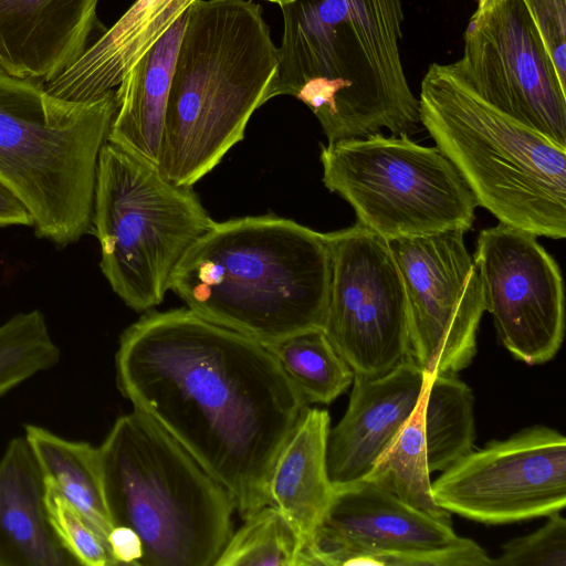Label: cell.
<instances>
[{
    "instance_id": "cell-1",
    "label": "cell",
    "mask_w": 566,
    "mask_h": 566,
    "mask_svg": "<svg viewBox=\"0 0 566 566\" xmlns=\"http://www.w3.org/2000/svg\"><path fill=\"white\" fill-rule=\"evenodd\" d=\"M116 382L244 520L269 504L273 464L308 403L270 348L188 307L143 315L119 338Z\"/></svg>"
},
{
    "instance_id": "cell-2",
    "label": "cell",
    "mask_w": 566,
    "mask_h": 566,
    "mask_svg": "<svg viewBox=\"0 0 566 566\" xmlns=\"http://www.w3.org/2000/svg\"><path fill=\"white\" fill-rule=\"evenodd\" d=\"M281 9L270 99L290 95L304 103L327 144L382 128L396 136L419 132V98L400 56L401 0H294Z\"/></svg>"
},
{
    "instance_id": "cell-3",
    "label": "cell",
    "mask_w": 566,
    "mask_h": 566,
    "mask_svg": "<svg viewBox=\"0 0 566 566\" xmlns=\"http://www.w3.org/2000/svg\"><path fill=\"white\" fill-rule=\"evenodd\" d=\"M331 275L325 233L268 213L214 221L169 291L199 316L269 345L323 328Z\"/></svg>"
},
{
    "instance_id": "cell-4",
    "label": "cell",
    "mask_w": 566,
    "mask_h": 566,
    "mask_svg": "<svg viewBox=\"0 0 566 566\" xmlns=\"http://www.w3.org/2000/svg\"><path fill=\"white\" fill-rule=\"evenodd\" d=\"M279 52L260 4L196 0L186 11L165 114L158 169L193 186L244 138L270 99Z\"/></svg>"
},
{
    "instance_id": "cell-5",
    "label": "cell",
    "mask_w": 566,
    "mask_h": 566,
    "mask_svg": "<svg viewBox=\"0 0 566 566\" xmlns=\"http://www.w3.org/2000/svg\"><path fill=\"white\" fill-rule=\"evenodd\" d=\"M420 119L478 206L537 237L566 235V146L484 101L455 63L429 65Z\"/></svg>"
},
{
    "instance_id": "cell-6",
    "label": "cell",
    "mask_w": 566,
    "mask_h": 566,
    "mask_svg": "<svg viewBox=\"0 0 566 566\" xmlns=\"http://www.w3.org/2000/svg\"><path fill=\"white\" fill-rule=\"evenodd\" d=\"M97 448L108 513L139 536V566H214L233 532L228 492L136 410Z\"/></svg>"
},
{
    "instance_id": "cell-7",
    "label": "cell",
    "mask_w": 566,
    "mask_h": 566,
    "mask_svg": "<svg viewBox=\"0 0 566 566\" xmlns=\"http://www.w3.org/2000/svg\"><path fill=\"white\" fill-rule=\"evenodd\" d=\"M115 112V90L69 102L0 69V182L39 237L64 245L92 229L98 158Z\"/></svg>"
},
{
    "instance_id": "cell-8",
    "label": "cell",
    "mask_w": 566,
    "mask_h": 566,
    "mask_svg": "<svg viewBox=\"0 0 566 566\" xmlns=\"http://www.w3.org/2000/svg\"><path fill=\"white\" fill-rule=\"evenodd\" d=\"M213 222L192 186L175 185L153 163L104 144L92 228L101 271L128 307L144 312L159 305L176 268Z\"/></svg>"
},
{
    "instance_id": "cell-9",
    "label": "cell",
    "mask_w": 566,
    "mask_h": 566,
    "mask_svg": "<svg viewBox=\"0 0 566 566\" xmlns=\"http://www.w3.org/2000/svg\"><path fill=\"white\" fill-rule=\"evenodd\" d=\"M325 187L346 200L357 222L389 241L468 231L476 200L434 146L377 133L321 147Z\"/></svg>"
},
{
    "instance_id": "cell-10",
    "label": "cell",
    "mask_w": 566,
    "mask_h": 566,
    "mask_svg": "<svg viewBox=\"0 0 566 566\" xmlns=\"http://www.w3.org/2000/svg\"><path fill=\"white\" fill-rule=\"evenodd\" d=\"M491 566L474 541L366 481L334 486L302 566Z\"/></svg>"
},
{
    "instance_id": "cell-11",
    "label": "cell",
    "mask_w": 566,
    "mask_h": 566,
    "mask_svg": "<svg viewBox=\"0 0 566 566\" xmlns=\"http://www.w3.org/2000/svg\"><path fill=\"white\" fill-rule=\"evenodd\" d=\"M325 234L332 275L322 329L354 375H384L410 354L399 268L387 240L358 223Z\"/></svg>"
},
{
    "instance_id": "cell-12",
    "label": "cell",
    "mask_w": 566,
    "mask_h": 566,
    "mask_svg": "<svg viewBox=\"0 0 566 566\" xmlns=\"http://www.w3.org/2000/svg\"><path fill=\"white\" fill-rule=\"evenodd\" d=\"M463 233L387 241L405 285L410 355L429 377L457 374L476 354L484 296Z\"/></svg>"
},
{
    "instance_id": "cell-13",
    "label": "cell",
    "mask_w": 566,
    "mask_h": 566,
    "mask_svg": "<svg viewBox=\"0 0 566 566\" xmlns=\"http://www.w3.org/2000/svg\"><path fill=\"white\" fill-rule=\"evenodd\" d=\"M431 488L441 509L483 524L548 516L566 504V439L546 426L527 427L471 450Z\"/></svg>"
},
{
    "instance_id": "cell-14",
    "label": "cell",
    "mask_w": 566,
    "mask_h": 566,
    "mask_svg": "<svg viewBox=\"0 0 566 566\" xmlns=\"http://www.w3.org/2000/svg\"><path fill=\"white\" fill-rule=\"evenodd\" d=\"M454 63L489 104L566 146V86L522 0H499L473 14Z\"/></svg>"
},
{
    "instance_id": "cell-15",
    "label": "cell",
    "mask_w": 566,
    "mask_h": 566,
    "mask_svg": "<svg viewBox=\"0 0 566 566\" xmlns=\"http://www.w3.org/2000/svg\"><path fill=\"white\" fill-rule=\"evenodd\" d=\"M472 259L504 347L531 366L551 360L564 338V286L537 235L500 222L480 232Z\"/></svg>"
},
{
    "instance_id": "cell-16",
    "label": "cell",
    "mask_w": 566,
    "mask_h": 566,
    "mask_svg": "<svg viewBox=\"0 0 566 566\" xmlns=\"http://www.w3.org/2000/svg\"><path fill=\"white\" fill-rule=\"evenodd\" d=\"M428 379L410 354L384 375H354L347 410L327 437L333 486L365 479L417 409Z\"/></svg>"
},
{
    "instance_id": "cell-17",
    "label": "cell",
    "mask_w": 566,
    "mask_h": 566,
    "mask_svg": "<svg viewBox=\"0 0 566 566\" xmlns=\"http://www.w3.org/2000/svg\"><path fill=\"white\" fill-rule=\"evenodd\" d=\"M98 0H0V69L48 83L86 50Z\"/></svg>"
},
{
    "instance_id": "cell-18",
    "label": "cell",
    "mask_w": 566,
    "mask_h": 566,
    "mask_svg": "<svg viewBox=\"0 0 566 566\" xmlns=\"http://www.w3.org/2000/svg\"><path fill=\"white\" fill-rule=\"evenodd\" d=\"M193 1L136 0L71 66L44 83L45 91L82 103L114 90Z\"/></svg>"
},
{
    "instance_id": "cell-19",
    "label": "cell",
    "mask_w": 566,
    "mask_h": 566,
    "mask_svg": "<svg viewBox=\"0 0 566 566\" xmlns=\"http://www.w3.org/2000/svg\"><path fill=\"white\" fill-rule=\"evenodd\" d=\"M45 481L23 437L0 459V566H75L46 513Z\"/></svg>"
},
{
    "instance_id": "cell-20",
    "label": "cell",
    "mask_w": 566,
    "mask_h": 566,
    "mask_svg": "<svg viewBox=\"0 0 566 566\" xmlns=\"http://www.w3.org/2000/svg\"><path fill=\"white\" fill-rule=\"evenodd\" d=\"M329 429L328 411L308 407L281 449L269 479V504L293 525L303 552L321 524L334 492L326 464Z\"/></svg>"
},
{
    "instance_id": "cell-21",
    "label": "cell",
    "mask_w": 566,
    "mask_h": 566,
    "mask_svg": "<svg viewBox=\"0 0 566 566\" xmlns=\"http://www.w3.org/2000/svg\"><path fill=\"white\" fill-rule=\"evenodd\" d=\"M186 11L130 67L115 91L116 112L107 140L157 167Z\"/></svg>"
},
{
    "instance_id": "cell-22",
    "label": "cell",
    "mask_w": 566,
    "mask_h": 566,
    "mask_svg": "<svg viewBox=\"0 0 566 566\" xmlns=\"http://www.w3.org/2000/svg\"><path fill=\"white\" fill-rule=\"evenodd\" d=\"M24 438L44 480L107 538L114 524L105 502L98 448L32 423L24 424Z\"/></svg>"
},
{
    "instance_id": "cell-23",
    "label": "cell",
    "mask_w": 566,
    "mask_h": 566,
    "mask_svg": "<svg viewBox=\"0 0 566 566\" xmlns=\"http://www.w3.org/2000/svg\"><path fill=\"white\" fill-rule=\"evenodd\" d=\"M422 405L428 467L444 471L472 450L474 397L455 374L441 373L429 377Z\"/></svg>"
},
{
    "instance_id": "cell-24",
    "label": "cell",
    "mask_w": 566,
    "mask_h": 566,
    "mask_svg": "<svg viewBox=\"0 0 566 566\" xmlns=\"http://www.w3.org/2000/svg\"><path fill=\"white\" fill-rule=\"evenodd\" d=\"M422 402L423 395L410 419L380 454L363 481L394 494L408 505L436 518L452 523L451 513L441 509L432 495Z\"/></svg>"
},
{
    "instance_id": "cell-25",
    "label": "cell",
    "mask_w": 566,
    "mask_h": 566,
    "mask_svg": "<svg viewBox=\"0 0 566 566\" xmlns=\"http://www.w3.org/2000/svg\"><path fill=\"white\" fill-rule=\"evenodd\" d=\"M306 402L329 403L353 382L354 371L322 328L266 345Z\"/></svg>"
},
{
    "instance_id": "cell-26",
    "label": "cell",
    "mask_w": 566,
    "mask_h": 566,
    "mask_svg": "<svg viewBox=\"0 0 566 566\" xmlns=\"http://www.w3.org/2000/svg\"><path fill=\"white\" fill-rule=\"evenodd\" d=\"M302 553L293 525L268 504L232 532L214 566H302Z\"/></svg>"
},
{
    "instance_id": "cell-27",
    "label": "cell",
    "mask_w": 566,
    "mask_h": 566,
    "mask_svg": "<svg viewBox=\"0 0 566 566\" xmlns=\"http://www.w3.org/2000/svg\"><path fill=\"white\" fill-rule=\"evenodd\" d=\"M44 502L49 521L56 536L77 565H117L107 538L46 481Z\"/></svg>"
},
{
    "instance_id": "cell-28",
    "label": "cell",
    "mask_w": 566,
    "mask_h": 566,
    "mask_svg": "<svg viewBox=\"0 0 566 566\" xmlns=\"http://www.w3.org/2000/svg\"><path fill=\"white\" fill-rule=\"evenodd\" d=\"M547 517L537 531L506 542L491 566H566V520L559 512Z\"/></svg>"
},
{
    "instance_id": "cell-29",
    "label": "cell",
    "mask_w": 566,
    "mask_h": 566,
    "mask_svg": "<svg viewBox=\"0 0 566 566\" xmlns=\"http://www.w3.org/2000/svg\"><path fill=\"white\" fill-rule=\"evenodd\" d=\"M562 85L566 86V0H522Z\"/></svg>"
},
{
    "instance_id": "cell-30",
    "label": "cell",
    "mask_w": 566,
    "mask_h": 566,
    "mask_svg": "<svg viewBox=\"0 0 566 566\" xmlns=\"http://www.w3.org/2000/svg\"><path fill=\"white\" fill-rule=\"evenodd\" d=\"M111 553L117 565L139 566L143 557V544L130 527L115 525L107 537Z\"/></svg>"
},
{
    "instance_id": "cell-31",
    "label": "cell",
    "mask_w": 566,
    "mask_h": 566,
    "mask_svg": "<svg viewBox=\"0 0 566 566\" xmlns=\"http://www.w3.org/2000/svg\"><path fill=\"white\" fill-rule=\"evenodd\" d=\"M0 226H33L23 203L0 182Z\"/></svg>"
},
{
    "instance_id": "cell-32",
    "label": "cell",
    "mask_w": 566,
    "mask_h": 566,
    "mask_svg": "<svg viewBox=\"0 0 566 566\" xmlns=\"http://www.w3.org/2000/svg\"><path fill=\"white\" fill-rule=\"evenodd\" d=\"M478 8L473 14H482L489 12L499 0H476Z\"/></svg>"
},
{
    "instance_id": "cell-33",
    "label": "cell",
    "mask_w": 566,
    "mask_h": 566,
    "mask_svg": "<svg viewBox=\"0 0 566 566\" xmlns=\"http://www.w3.org/2000/svg\"><path fill=\"white\" fill-rule=\"evenodd\" d=\"M266 1L274 2V3L279 4L280 7H282L284 4H289V3L293 2L294 0H266Z\"/></svg>"
}]
</instances>
